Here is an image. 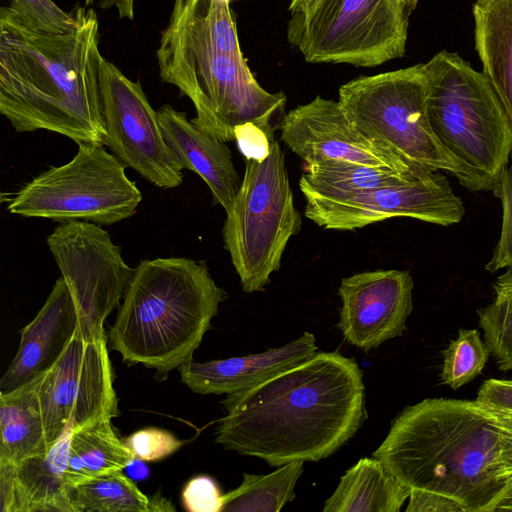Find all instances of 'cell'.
Wrapping results in <instances>:
<instances>
[{"label":"cell","instance_id":"26","mask_svg":"<svg viewBox=\"0 0 512 512\" xmlns=\"http://www.w3.org/2000/svg\"><path fill=\"white\" fill-rule=\"evenodd\" d=\"M74 512H173L163 496L149 497L122 471L84 481L71 487Z\"/></svg>","mask_w":512,"mask_h":512},{"label":"cell","instance_id":"8","mask_svg":"<svg viewBox=\"0 0 512 512\" xmlns=\"http://www.w3.org/2000/svg\"><path fill=\"white\" fill-rule=\"evenodd\" d=\"M245 159L244 178L226 211L223 241L243 291L252 293L270 283L302 221L280 144L273 140L264 154Z\"/></svg>","mask_w":512,"mask_h":512},{"label":"cell","instance_id":"22","mask_svg":"<svg viewBox=\"0 0 512 512\" xmlns=\"http://www.w3.org/2000/svg\"><path fill=\"white\" fill-rule=\"evenodd\" d=\"M410 492L382 461L364 457L341 477L323 512H399Z\"/></svg>","mask_w":512,"mask_h":512},{"label":"cell","instance_id":"36","mask_svg":"<svg viewBox=\"0 0 512 512\" xmlns=\"http://www.w3.org/2000/svg\"><path fill=\"white\" fill-rule=\"evenodd\" d=\"M488 408L498 427L500 462L503 473L509 480L512 478V412Z\"/></svg>","mask_w":512,"mask_h":512},{"label":"cell","instance_id":"16","mask_svg":"<svg viewBox=\"0 0 512 512\" xmlns=\"http://www.w3.org/2000/svg\"><path fill=\"white\" fill-rule=\"evenodd\" d=\"M280 130L281 140L305 164L338 159L402 172L423 167L371 142L353 126L338 101L319 95L285 114Z\"/></svg>","mask_w":512,"mask_h":512},{"label":"cell","instance_id":"32","mask_svg":"<svg viewBox=\"0 0 512 512\" xmlns=\"http://www.w3.org/2000/svg\"><path fill=\"white\" fill-rule=\"evenodd\" d=\"M126 446L141 461H158L178 451L185 442L167 430L149 427L137 430L125 439Z\"/></svg>","mask_w":512,"mask_h":512},{"label":"cell","instance_id":"24","mask_svg":"<svg viewBox=\"0 0 512 512\" xmlns=\"http://www.w3.org/2000/svg\"><path fill=\"white\" fill-rule=\"evenodd\" d=\"M135 456L117 436L111 420L74 428L66 481L70 487L99 476L122 471Z\"/></svg>","mask_w":512,"mask_h":512},{"label":"cell","instance_id":"29","mask_svg":"<svg viewBox=\"0 0 512 512\" xmlns=\"http://www.w3.org/2000/svg\"><path fill=\"white\" fill-rule=\"evenodd\" d=\"M483 338L501 371L512 370V310L494 298L477 310Z\"/></svg>","mask_w":512,"mask_h":512},{"label":"cell","instance_id":"3","mask_svg":"<svg viewBox=\"0 0 512 512\" xmlns=\"http://www.w3.org/2000/svg\"><path fill=\"white\" fill-rule=\"evenodd\" d=\"M373 457L410 489L450 497L467 512H492L508 485L496 421L476 400L428 398L405 407Z\"/></svg>","mask_w":512,"mask_h":512},{"label":"cell","instance_id":"13","mask_svg":"<svg viewBox=\"0 0 512 512\" xmlns=\"http://www.w3.org/2000/svg\"><path fill=\"white\" fill-rule=\"evenodd\" d=\"M107 338L84 340L76 330L57 361L41 377L38 398L48 445L68 423L79 429L119 416Z\"/></svg>","mask_w":512,"mask_h":512},{"label":"cell","instance_id":"35","mask_svg":"<svg viewBox=\"0 0 512 512\" xmlns=\"http://www.w3.org/2000/svg\"><path fill=\"white\" fill-rule=\"evenodd\" d=\"M475 400L493 409L512 412V380L491 378L484 381Z\"/></svg>","mask_w":512,"mask_h":512},{"label":"cell","instance_id":"25","mask_svg":"<svg viewBox=\"0 0 512 512\" xmlns=\"http://www.w3.org/2000/svg\"><path fill=\"white\" fill-rule=\"evenodd\" d=\"M397 171L345 160L329 159L305 164L299 187L303 195L342 196L362 190L399 184L424 170Z\"/></svg>","mask_w":512,"mask_h":512},{"label":"cell","instance_id":"11","mask_svg":"<svg viewBox=\"0 0 512 512\" xmlns=\"http://www.w3.org/2000/svg\"><path fill=\"white\" fill-rule=\"evenodd\" d=\"M47 245L74 301L78 333L86 341L106 338L105 320L119 307L135 268L125 263L109 233L94 223H61L47 237Z\"/></svg>","mask_w":512,"mask_h":512},{"label":"cell","instance_id":"23","mask_svg":"<svg viewBox=\"0 0 512 512\" xmlns=\"http://www.w3.org/2000/svg\"><path fill=\"white\" fill-rule=\"evenodd\" d=\"M42 375L9 392H0V460L15 463L50 447L38 398Z\"/></svg>","mask_w":512,"mask_h":512},{"label":"cell","instance_id":"5","mask_svg":"<svg viewBox=\"0 0 512 512\" xmlns=\"http://www.w3.org/2000/svg\"><path fill=\"white\" fill-rule=\"evenodd\" d=\"M161 80L176 86L196 110L191 121L223 141L254 126L273 141L284 117V92L270 93L255 79L241 50L207 39L161 33L156 52Z\"/></svg>","mask_w":512,"mask_h":512},{"label":"cell","instance_id":"15","mask_svg":"<svg viewBox=\"0 0 512 512\" xmlns=\"http://www.w3.org/2000/svg\"><path fill=\"white\" fill-rule=\"evenodd\" d=\"M413 287L408 270L378 269L343 278L338 328L344 339L369 352L401 336L413 309Z\"/></svg>","mask_w":512,"mask_h":512},{"label":"cell","instance_id":"27","mask_svg":"<svg viewBox=\"0 0 512 512\" xmlns=\"http://www.w3.org/2000/svg\"><path fill=\"white\" fill-rule=\"evenodd\" d=\"M303 464V461L290 462L269 474L243 473L241 484L223 494L221 512L280 511L295 498L294 488Z\"/></svg>","mask_w":512,"mask_h":512},{"label":"cell","instance_id":"30","mask_svg":"<svg viewBox=\"0 0 512 512\" xmlns=\"http://www.w3.org/2000/svg\"><path fill=\"white\" fill-rule=\"evenodd\" d=\"M502 203V226L498 242L485 269L491 273L512 268V161L492 190Z\"/></svg>","mask_w":512,"mask_h":512},{"label":"cell","instance_id":"2","mask_svg":"<svg viewBox=\"0 0 512 512\" xmlns=\"http://www.w3.org/2000/svg\"><path fill=\"white\" fill-rule=\"evenodd\" d=\"M75 24L52 33L0 9V112L18 133L47 130L77 145H105L99 24L77 7Z\"/></svg>","mask_w":512,"mask_h":512},{"label":"cell","instance_id":"39","mask_svg":"<svg viewBox=\"0 0 512 512\" xmlns=\"http://www.w3.org/2000/svg\"><path fill=\"white\" fill-rule=\"evenodd\" d=\"M504 511H512V478L508 480V485L501 496V498L496 503L492 512H504Z\"/></svg>","mask_w":512,"mask_h":512},{"label":"cell","instance_id":"38","mask_svg":"<svg viewBox=\"0 0 512 512\" xmlns=\"http://www.w3.org/2000/svg\"><path fill=\"white\" fill-rule=\"evenodd\" d=\"M134 1L135 0H100L102 9L115 7L120 18L132 20L134 17ZM94 0H85L86 6L92 4Z\"/></svg>","mask_w":512,"mask_h":512},{"label":"cell","instance_id":"33","mask_svg":"<svg viewBox=\"0 0 512 512\" xmlns=\"http://www.w3.org/2000/svg\"><path fill=\"white\" fill-rule=\"evenodd\" d=\"M181 501L189 512H221L223 494L213 478L199 475L185 484Z\"/></svg>","mask_w":512,"mask_h":512},{"label":"cell","instance_id":"40","mask_svg":"<svg viewBox=\"0 0 512 512\" xmlns=\"http://www.w3.org/2000/svg\"><path fill=\"white\" fill-rule=\"evenodd\" d=\"M315 0H290L289 11L291 13L301 12L308 9Z\"/></svg>","mask_w":512,"mask_h":512},{"label":"cell","instance_id":"20","mask_svg":"<svg viewBox=\"0 0 512 512\" xmlns=\"http://www.w3.org/2000/svg\"><path fill=\"white\" fill-rule=\"evenodd\" d=\"M157 113L163 136L183 169L199 175L210 189L213 203L221 205L226 212L242 181L226 142L204 132L188 120L186 113L169 104Z\"/></svg>","mask_w":512,"mask_h":512},{"label":"cell","instance_id":"21","mask_svg":"<svg viewBox=\"0 0 512 512\" xmlns=\"http://www.w3.org/2000/svg\"><path fill=\"white\" fill-rule=\"evenodd\" d=\"M475 49L512 125V0H476Z\"/></svg>","mask_w":512,"mask_h":512},{"label":"cell","instance_id":"31","mask_svg":"<svg viewBox=\"0 0 512 512\" xmlns=\"http://www.w3.org/2000/svg\"><path fill=\"white\" fill-rule=\"evenodd\" d=\"M9 7L38 30L61 33L76 21L75 11L65 12L52 0H11Z\"/></svg>","mask_w":512,"mask_h":512},{"label":"cell","instance_id":"34","mask_svg":"<svg viewBox=\"0 0 512 512\" xmlns=\"http://www.w3.org/2000/svg\"><path fill=\"white\" fill-rule=\"evenodd\" d=\"M406 512H467L456 500L427 490L411 489Z\"/></svg>","mask_w":512,"mask_h":512},{"label":"cell","instance_id":"28","mask_svg":"<svg viewBox=\"0 0 512 512\" xmlns=\"http://www.w3.org/2000/svg\"><path fill=\"white\" fill-rule=\"evenodd\" d=\"M490 349L476 329H460L443 351L441 378L457 390L475 379L484 369Z\"/></svg>","mask_w":512,"mask_h":512},{"label":"cell","instance_id":"7","mask_svg":"<svg viewBox=\"0 0 512 512\" xmlns=\"http://www.w3.org/2000/svg\"><path fill=\"white\" fill-rule=\"evenodd\" d=\"M423 65L435 136L495 186L512 154V125L492 84L455 52L442 50Z\"/></svg>","mask_w":512,"mask_h":512},{"label":"cell","instance_id":"10","mask_svg":"<svg viewBox=\"0 0 512 512\" xmlns=\"http://www.w3.org/2000/svg\"><path fill=\"white\" fill-rule=\"evenodd\" d=\"M125 169L102 145L78 144L69 162L50 167L25 183L9 200L7 210L59 224L121 222L136 213L142 200L141 191Z\"/></svg>","mask_w":512,"mask_h":512},{"label":"cell","instance_id":"18","mask_svg":"<svg viewBox=\"0 0 512 512\" xmlns=\"http://www.w3.org/2000/svg\"><path fill=\"white\" fill-rule=\"evenodd\" d=\"M315 336L304 332L290 343L265 352L207 362L193 357L178 369L181 381L194 393L230 394L252 387L276 374L297 366L318 352Z\"/></svg>","mask_w":512,"mask_h":512},{"label":"cell","instance_id":"6","mask_svg":"<svg viewBox=\"0 0 512 512\" xmlns=\"http://www.w3.org/2000/svg\"><path fill=\"white\" fill-rule=\"evenodd\" d=\"M338 102L353 126L371 142L404 160L446 171L469 191L494 184L453 156L435 136L426 112L423 63L372 76L339 88Z\"/></svg>","mask_w":512,"mask_h":512},{"label":"cell","instance_id":"37","mask_svg":"<svg viewBox=\"0 0 512 512\" xmlns=\"http://www.w3.org/2000/svg\"><path fill=\"white\" fill-rule=\"evenodd\" d=\"M495 299L512 310V268L500 275L494 282Z\"/></svg>","mask_w":512,"mask_h":512},{"label":"cell","instance_id":"17","mask_svg":"<svg viewBox=\"0 0 512 512\" xmlns=\"http://www.w3.org/2000/svg\"><path fill=\"white\" fill-rule=\"evenodd\" d=\"M74 426L44 452L18 462L0 460L1 512H74L66 481Z\"/></svg>","mask_w":512,"mask_h":512},{"label":"cell","instance_id":"14","mask_svg":"<svg viewBox=\"0 0 512 512\" xmlns=\"http://www.w3.org/2000/svg\"><path fill=\"white\" fill-rule=\"evenodd\" d=\"M100 93L105 145L126 166L162 189L183 182V167L167 144L158 113L140 82L126 77L104 57L100 65Z\"/></svg>","mask_w":512,"mask_h":512},{"label":"cell","instance_id":"12","mask_svg":"<svg viewBox=\"0 0 512 512\" xmlns=\"http://www.w3.org/2000/svg\"><path fill=\"white\" fill-rule=\"evenodd\" d=\"M305 216L324 229L350 231L393 217H410L450 226L465 215V206L438 170L423 172L395 185L342 196L304 195Z\"/></svg>","mask_w":512,"mask_h":512},{"label":"cell","instance_id":"4","mask_svg":"<svg viewBox=\"0 0 512 512\" xmlns=\"http://www.w3.org/2000/svg\"><path fill=\"white\" fill-rule=\"evenodd\" d=\"M228 295L206 264L184 257L142 260L124 294L109 346L163 381L193 357Z\"/></svg>","mask_w":512,"mask_h":512},{"label":"cell","instance_id":"19","mask_svg":"<svg viewBox=\"0 0 512 512\" xmlns=\"http://www.w3.org/2000/svg\"><path fill=\"white\" fill-rule=\"evenodd\" d=\"M76 330L75 304L61 276L37 315L21 330L19 348L0 380V392H9L47 371Z\"/></svg>","mask_w":512,"mask_h":512},{"label":"cell","instance_id":"9","mask_svg":"<svg viewBox=\"0 0 512 512\" xmlns=\"http://www.w3.org/2000/svg\"><path fill=\"white\" fill-rule=\"evenodd\" d=\"M419 0H315L291 13L289 43L309 63L376 67L405 55Z\"/></svg>","mask_w":512,"mask_h":512},{"label":"cell","instance_id":"1","mask_svg":"<svg viewBox=\"0 0 512 512\" xmlns=\"http://www.w3.org/2000/svg\"><path fill=\"white\" fill-rule=\"evenodd\" d=\"M215 442L271 467L335 453L365 418L363 374L353 358L318 352L252 387L227 394Z\"/></svg>","mask_w":512,"mask_h":512}]
</instances>
